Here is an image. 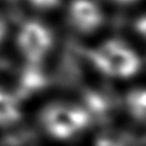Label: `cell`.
Segmentation results:
<instances>
[{
  "mask_svg": "<svg viewBox=\"0 0 146 146\" xmlns=\"http://www.w3.org/2000/svg\"><path fill=\"white\" fill-rule=\"evenodd\" d=\"M21 117L19 107L15 98L6 91L0 90V125H8Z\"/></svg>",
  "mask_w": 146,
  "mask_h": 146,
  "instance_id": "8992f818",
  "label": "cell"
},
{
  "mask_svg": "<svg viewBox=\"0 0 146 146\" xmlns=\"http://www.w3.org/2000/svg\"><path fill=\"white\" fill-rule=\"evenodd\" d=\"M66 0H21L22 7L29 16L44 18L60 14Z\"/></svg>",
  "mask_w": 146,
  "mask_h": 146,
  "instance_id": "5b68a950",
  "label": "cell"
},
{
  "mask_svg": "<svg viewBox=\"0 0 146 146\" xmlns=\"http://www.w3.org/2000/svg\"><path fill=\"white\" fill-rule=\"evenodd\" d=\"M108 10L103 0H66L60 14L73 32L94 35L106 25Z\"/></svg>",
  "mask_w": 146,
  "mask_h": 146,
  "instance_id": "277c9868",
  "label": "cell"
},
{
  "mask_svg": "<svg viewBox=\"0 0 146 146\" xmlns=\"http://www.w3.org/2000/svg\"><path fill=\"white\" fill-rule=\"evenodd\" d=\"M40 120L49 136L64 140L84 130L89 123V115L86 110L76 105L54 103L42 110Z\"/></svg>",
  "mask_w": 146,
  "mask_h": 146,
  "instance_id": "7a4b0ae2",
  "label": "cell"
},
{
  "mask_svg": "<svg viewBox=\"0 0 146 146\" xmlns=\"http://www.w3.org/2000/svg\"><path fill=\"white\" fill-rule=\"evenodd\" d=\"M106 6L111 9L120 10H135L140 7L144 0H103Z\"/></svg>",
  "mask_w": 146,
  "mask_h": 146,
  "instance_id": "ba28073f",
  "label": "cell"
},
{
  "mask_svg": "<svg viewBox=\"0 0 146 146\" xmlns=\"http://www.w3.org/2000/svg\"><path fill=\"white\" fill-rule=\"evenodd\" d=\"M144 11L138 13L135 17L131 19L132 30L141 38L146 40V9H143Z\"/></svg>",
  "mask_w": 146,
  "mask_h": 146,
  "instance_id": "9c48e42d",
  "label": "cell"
},
{
  "mask_svg": "<svg viewBox=\"0 0 146 146\" xmlns=\"http://www.w3.org/2000/svg\"><path fill=\"white\" fill-rule=\"evenodd\" d=\"M15 43L24 58L36 63L51 51L55 43V34L47 19L29 16L18 25Z\"/></svg>",
  "mask_w": 146,
  "mask_h": 146,
  "instance_id": "3957f363",
  "label": "cell"
},
{
  "mask_svg": "<svg viewBox=\"0 0 146 146\" xmlns=\"http://www.w3.org/2000/svg\"><path fill=\"white\" fill-rule=\"evenodd\" d=\"M90 57L102 73L114 78H130L141 66V59L137 51L120 38L104 40L91 50Z\"/></svg>",
  "mask_w": 146,
  "mask_h": 146,
  "instance_id": "6da1fadb",
  "label": "cell"
},
{
  "mask_svg": "<svg viewBox=\"0 0 146 146\" xmlns=\"http://www.w3.org/2000/svg\"><path fill=\"white\" fill-rule=\"evenodd\" d=\"M127 106L136 119L146 120V88L131 90L127 96Z\"/></svg>",
  "mask_w": 146,
  "mask_h": 146,
  "instance_id": "52a82bcc",
  "label": "cell"
},
{
  "mask_svg": "<svg viewBox=\"0 0 146 146\" xmlns=\"http://www.w3.org/2000/svg\"><path fill=\"white\" fill-rule=\"evenodd\" d=\"M6 34H7V23H6L5 17L0 14V44L5 40Z\"/></svg>",
  "mask_w": 146,
  "mask_h": 146,
  "instance_id": "30bf717a",
  "label": "cell"
}]
</instances>
